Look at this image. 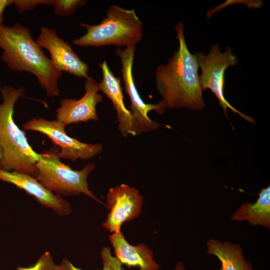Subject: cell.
Segmentation results:
<instances>
[{
  "mask_svg": "<svg viewBox=\"0 0 270 270\" xmlns=\"http://www.w3.org/2000/svg\"><path fill=\"white\" fill-rule=\"evenodd\" d=\"M179 46L166 64L158 66L155 72L156 88L166 108H186L201 110L205 106L194 54L189 51L185 40L184 24L175 26Z\"/></svg>",
  "mask_w": 270,
  "mask_h": 270,
  "instance_id": "6da1fadb",
  "label": "cell"
},
{
  "mask_svg": "<svg viewBox=\"0 0 270 270\" xmlns=\"http://www.w3.org/2000/svg\"><path fill=\"white\" fill-rule=\"evenodd\" d=\"M0 48L4 50L2 59L10 70L35 76L48 96L60 94L58 84L62 73L53 67L27 27L18 22L12 26L2 24Z\"/></svg>",
  "mask_w": 270,
  "mask_h": 270,
  "instance_id": "7a4b0ae2",
  "label": "cell"
},
{
  "mask_svg": "<svg viewBox=\"0 0 270 270\" xmlns=\"http://www.w3.org/2000/svg\"><path fill=\"white\" fill-rule=\"evenodd\" d=\"M0 91L3 102L0 104V148L2 153L0 168L36 178V164L40 154L32 149L25 133L19 128L13 118L14 104L23 95L24 88H15L7 86Z\"/></svg>",
  "mask_w": 270,
  "mask_h": 270,
  "instance_id": "3957f363",
  "label": "cell"
},
{
  "mask_svg": "<svg viewBox=\"0 0 270 270\" xmlns=\"http://www.w3.org/2000/svg\"><path fill=\"white\" fill-rule=\"evenodd\" d=\"M106 16L98 24L80 23L86 32L74 40V45L100 47L114 46L126 48L136 46L142 39L144 24L134 10L112 5Z\"/></svg>",
  "mask_w": 270,
  "mask_h": 270,
  "instance_id": "277c9868",
  "label": "cell"
},
{
  "mask_svg": "<svg viewBox=\"0 0 270 270\" xmlns=\"http://www.w3.org/2000/svg\"><path fill=\"white\" fill-rule=\"evenodd\" d=\"M59 152L55 146L40 154L36 164V180L56 194L76 196L83 194L102 204L88 188V176L94 168V164L90 163L80 170H73L62 162Z\"/></svg>",
  "mask_w": 270,
  "mask_h": 270,
  "instance_id": "5b68a950",
  "label": "cell"
},
{
  "mask_svg": "<svg viewBox=\"0 0 270 270\" xmlns=\"http://www.w3.org/2000/svg\"><path fill=\"white\" fill-rule=\"evenodd\" d=\"M194 54L202 70L199 78L203 90L210 89L212 91L227 117V110L229 108L244 120L254 124L252 118L236 110L224 96L225 71L228 67L236 65L238 61L230 47L227 46L225 52H222L219 45L216 44L211 46L208 54L198 52Z\"/></svg>",
  "mask_w": 270,
  "mask_h": 270,
  "instance_id": "8992f818",
  "label": "cell"
},
{
  "mask_svg": "<svg viewBox=\"0 0 270 270\" xmlns=\"http://www.w3.org/2000/svg\"><path fill=\"white\" fill-rule=\"evenodd\" d=\"M135 50L136 46L126 48L124 50L119 48L116 50V54L120 60L124 89L130 100V111L134 120L140 135L142 132L155 130L160 126V124L150 118L148 112L155 111L162 114L166 108L162 100L156 104H146L140 97L132 73Z\"/></svg>",
  "mask_w": 270,
  "mask_h": 270,
  "instance_id": "52a82bcc",
  "label": "cell"
},
{
  "mask_svg": "<svg viewBox=\"0 0 270 270\" xmlns=\"http://www.w3.org/2000/svg\"><path fill=\"white\" fill-rule=\"evenodd\" d=\"M66 126L57 120L34 118L24 124L22 127L24 130L38 132L48 137L55 146L60 148V158L74 162L78 159H90L102 151L100 144L84 143L69 136L65 132Z\"/></svg>",
  "mask_w": 270,
  "mask_h": 270,
  "instance_id": "ba28073f",
  "label": "cell"
},
{
  "mask_svg": "<svg viewBox=\"0 0 270 270\" xmlns=\"http://www.w3.org/2000/svg\"><path fill=\"white\" fill-rule=\"evenodd\" d=\"M142 204L143 198L136 188L126 184L110 188L106 204L110 211L102 227L112 233L121 232L124 222L139 216Z\"/></svg>",
  "mask_w": 270,
  "mask_h": 270,
  "instance_id": "9c48e42d",
  "label": "cell"
},
{
  "mask_svg": "<svg viewBox=\"0 0 270 270\" xmlns=\"http://www.w3.org/2000/svg\"><path fill=\"white\" fill-rule=\"evenodd\" d=\"M36 42L40 47L49 52L51 62L56 70L78 77L90 78L88 75V66L80 59L68 43L57 35L54 30L41 26Z\"/></svg>",
  "mask_w": 270,
  "mask_h": 270,
  "instance_id": "30bf717a",
  "label": "cell"
},
{
  "mask_svg": "<svg viewBox=\"0 0 270 270\" xmlns=\"http://www.w3.org/2000/svg\"><path fill=\"white\" fill-rule=\"evenodd\" d=\"M85 93L80 99H62L60 106L56 110V120L64 125L97 120L96 105L102 102V96L98 94V83L92 78L86 79L84 82Z\"/></svg>",
  "mask_w": 270,
  "mask_h": 270,
  "instance_id": "8fae6325",
  "label": "cell"
},
{
  "mask_svg": "<svg viewBox=\"0 0 270 270\" xmlns=\"http://www.w3.org/2000/svg\"><path fill=\"white\" fill-rule=\"evenodd\" d=\"M0 180L24 190L42 206L52 210L58 216H68L72 212L70 202L47 189L32 176L0 168Z\"/></svg>",
  "mask_w": 270,
  "mask_h": 270,
  "instance_id": "7c38bea8",
  "label": "cell"
},
{
  "mask_svg": "<svg viewBox=\"0 0 270 270\" xmlns=\"http://www.w3.org/2000/svg\"><path fill=\"white\" fill-rule=\"evenodd\" d=\"M99 65L102 72L100 90L110 98L116 110L120 132L124 137L139 135L133 116L124 104L120 79L114 75L106 60Z\"/></svg>",
  "mask_w": 270,
  "mask_h": 270,
  "instance_id": "4fadbf2b",
  "label": "cell"
},
{
  "mask_svg": "<svg viewBox=\"0 0 270 270\" xmlns=\"http://www.w3.org/2000/svg\"><path fill=\"white\" fill-rule=\"evenodd\" d=\"M109 240L114 250L116 257L122 264L129 268L136 267L140 270H158L160 265L154 260L152 250L144 244H130L120 232L112 233Z\"/></svg>",
  "mask_w": 270,
  "mask_h": 270,
  "instance_id": "5bb4252c",
  "label": "cell"
},
{
  "mask_svg": "<svg viewBox=\"0 0 270 270\" xmlns=\"http://www.w3.org/2000/svg\"><path fill=\"white\" fill-rule=\"evenodd\" d=\"M206 252L220 262L218 270H253L251 263L244 258L238 244L210 238L206 242Z\"/></svg>",
  "mask_w": 270,
  "mask_h": 270,
  "instance_id": "9a60e30c",
  "label": "cell"
},
{
  "mask_svg": "<svg viewBox=\"0 0 270 270\" xmlns=\"http://www.w3.org/2000/svg\"><path fill=\"white\" fill-rule=\"evenodd\" d=\"M232 221H246L252 226L270 228V186L261 189L256 200L242 204L230 218Z\"/></svg>",
  "mask_w": 270,
  "mask_h": 270,
  "instance_id": "2e32d148",
  "label": "cell"
},
{
  "mask_svg": "<svg viewBox=\"0 0 270 270\" xmlns=\"http://www.w3.org/2000/svg\"><path fill=\"white\" fill-rule=\"evenodd\" d=\"M16 270H62V268L55 263L50 252H46L34 264L27 267L18 266Z\"/></svg>",
  "mask_w": 270,
  "mask_h": 270,
  "instance_id": "e0dca14e",
  "label": "cell"
},
{
  "mask_svg": "<svg viewBox=\"0 0 270 270\" xmlns=\"http://www.w3.org/2000/svg\"><path fill=\"white\" fill-rule=\"evenodd\" d=\"M85 0H55L53 4L54 12L60 16H68L73 14L78 7L84 6Z\"/></svg>",
  "mask_w": 270,
  "mask_h": 270,
  "instance_id": "ac0fdd59",
  "label": "cell"
},
{
  "mask_svg": "<svg viewBox=\"0 0 270 270\" xmlns=\"http://www.w3.org/2000/svg\"><path fill=\"white\" fill-rule=\"evenodd\" d=\"M100 256L102 262V270H124L122 264L118 258L113 256L108 247L103 246Z\"/></svg>",
  "mask_w": 270,
  "mask_h": 270,
  "instance_id": "d6986e66",
  "label": "cell"
},
{
  "mask_svg": "<svg viewBox=\"0 0 270 270\" xmlns=\"http://www.w3.org/2000/svg\"><path fill=\"white\" fill-rule=\"evenodd\" d=\"M54 0H14V4L18 12L20 13L30 10L38 5L44 4L48 6H53Z\"/></svg>",
  "mask_w": 270,
  "mask_h": 270,
  "instance_id": "ffe728a7",
  "label": "cell"
},
{
  "mask_svg": "<svg viewBox=\"0 0 270 270\" xmlns=\"http://www.w3.org/2000/svg\"><path fill=\"white\" fill-rule=\"evenodd\" d=\"M14 4V0H0V26L4 21L3 13L6 7Z\"/></svg>",
  "mask_w": 270,
  "mask_h": 270,
  "instance_id": "44dd1931",
  "label": "cell"
},
{
  "mask_svg": "<svg viewBox=\"0 0 270 270\" xmlns=\"http://www.w3.org/2000/svg\"><path fill=\"white\" fill-rule=\"evenodd\" d=\"M62 270H82L75 266L67 258H64L60 264Z\"/></svg>",
  "mask_w": 270,
  "mask_h": 270,
  "instance_id": "7402d4cb",
  "label": "cell"
},
{
  "mask_svg": "<svg viewBox=\"0 0 270 270\" xmlns=\"http://www.w3.org/2000/svg\"><path fill=\"white\" fill-rule=\"evenodd\" d=\"M172 270H186V268L184 264L180 262L176 264L174 268Z\"/></svg>",
  "mask_w": 270,
  "mask_h": 270,
  "instance_id": "603a6c76",
  "label": "cell"
},
{
  "mask_svg": "<svg viewBox=\"0 0 270 270\" xmlns=\"http://www.w3.org/2000/svg\"><path fill=\"white\" fill-rule=\"evenodd\" d=\"M2 160V153L1 149L0 148V162H1Z\"/></svg>",
  "mask_w": 270,
  "mask_h": 270,
  "instance_id": "cb8c5ba5",
  "label": "cell"
},
{
  "mask_svg": "<svg viewBox=\"0 0 270 270\" xmlns=\"http://www.w3.org/2000/svg\"><path fill=\"white\" fill-rule=\"evenodd\" d=\"M2 88H1V87L0 86V90H2Z\"/></svg>",
  "mask_w": 270,
  "mask_h": 270,
  "instance_id": "d4e9b609",
  "label": "cell"
}]
</instances>
